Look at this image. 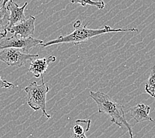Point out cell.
I'll return each instance as SVG.
<instances>
[{"label": "cell", "instance_id": "obj_16", "mask_svg": "<svg viewBox=\"0 0 155 138\" xmlns=\"http://www.w3.org/2000/svg\"><path fill=\"white\" fill-rule=\"evenodd\" d=\"M2 0H0V10L2 9Z\"/></svg>", "mask_w": 155, "mask_h": 138}, {"label": "cell", "instance_id": "obj_4", "mask_svg": "<svg viewBox=\"0 0 155 138\" xmlns=\"http://www.w3.org/2000/svg\"><path fill=\"white\" fill-rule=\"evenodd\" d=\"M43 41L33 37H21L19 35H13L9 38H4L0 41V50L8 48L21 49L23 52L28 53L31 49L41 46Z\"/></svg>", "mask_w": 155, "mask_h": 138}, {"label": "cell", "instance_id": "obj_13", "mask_svg": "<svg viewBox=\"0 0 155 138\" xmlns=\"http://www.w3.org/2000/svg\"><path fill=\"white\" fill-rule=\"evenodd\" d=\"M17 86V85L13 84V83L9 82L6 80L3 79L2 76H0V90L3 89V88H13Z\"/></svg>", "mask_w": 155, "mask_h": 138}, {"label": "cell", "instance_id": "obj_8", "mask_svg": "<svg viewBox=\"0 0 155 138\" xmlns=\"http://www.w3.org/2000/svg\"><path fill=\"white\" fill-rule=\"evenodd\" d=\"M27 4L28 3L25 2L23 6L19 7L18 4L14 3L13 1H10L7 3L5 8L7 10L10 12V15H9V27L15 25L26 19L25 15V9Z\"/></svg>", "mask_w": 155, "mask_h": 138}, {"label": "cell", "instance_id": "obj_6", "mask_svg": "<svg viewBox=\"0 0 155 138\" xmlns=\"http://www.w3.org/2000/svg\"><path fill=\"white\" fill-rule=\"evenodd\" d=\"M36 18L30 15L29 18L18 24L8 28V31L14 35H19L21 37H28L35 33V22Z\"/></svg>", "mask_w": 155, "mask_h": 138}, {"label": "cell", "instance_id": "obj_15", "mask_svg": "<svg viewBox=\"0 0 155 138\" xmlns=\"http://www.w3.org/2000/svg\"><path fill=\"white\" fill-rule=\"evenodd\" d=\"M10 1H13V0H3L2 3V8H5L7 3H8Z\"/></svg>", "mask_w": 155, "mask_h": 138}, {"label": "cell", "instance_id": "obj_9", "mask_svg": "<svg viewBox=\"0 0 155 138\" xmlns=\"http://www.w3.org/2000/svg\"><path fill=\"white\" fill-rule=\"evenodd\" d=\"M150 107L144 104H139L130 108V114L137 123L144 121L154 122V119L150 116Z\"/></svg>", "mask_w": 155, "mask_h": 138}, {"label": "cell", "instance_id": "obj_12", "mask_svg": "<svg viewBox=\"0 0 155 138\" xmlns=\"http://www.w3.org/2000/svg\"><path fill=\"white\" fill-rule=\"evenodd\" d=\"M72 4H80L82 7H85L87 5L95 6L99 9H102L105 8V3L103 1H92V0H70Z\"/></svg>", "mask_w": 155, "mask_h": 138}, {"label": "cell", "instance_id": "obj_10", "mask_svg": "<svg viewBox=\"0 0 155 138\" xmlns=\"http://www.w3.org/2000/svg\"><path fill=\"white\" fill-rule=\"evenodd\" d=\"M9 25V13L6 8L0 10V41L6 37Z\"/></svg>", "mask_w": 155, "mask_h": 138}, {"label": "cell", "instance_id": "obj_3", "mask_svg": "<svg viewBox=\"0 0 155 138\" xmlns=\"http://www.w3.org/2000/svg\"><path fill=\"white\" fill-rule=\"evenodd\" d=\"M41 84H38L37 82L30 83L25 88V91L27 94V104L35 111L41 110L43 116L49 119L51 116L47 112V94L49 92V88L44 82L43 77Z\"/></svg>", "mask_w": 155, "mask_h": 138}, {"label": "cell", "instance_id": "obj_5", "mask_svg": "<svg viewBox=\"0 0 155 138\" xmlns=\"http://www.w3.org/2000/svg\"><path fill=\"white\" fill-rule=\"evenodd\" d=\"M38 57V54L25 53L17 49L8 48L0 50V61L8 66L17 68L22 66L27 61H32Z\"/></svg>", "mask_w": 155, "mask_h": 138}, {"label": "cell", "instance_id": "obj_1", "mask_svg": "<svg viewBox=\"0 0 155 138\" xmlns=\"http://www.w3.org/2000/svg\"><path fill=\"white\" fill-rule=\"evenodd\" d=\"M73 27L74 28V30L71 33L67 35L66 36H60L55 39L47 42H43L41 46L43 47H47L49 46L61 43H73L74 45H78L87 41L91 38L110 33H119V32H137V33H139V29L136 28L112 29L107 25H105L104 28H101V29H89L87 27V24L85 25H82L80 20H77L73 24Z\"/></svg>", "mask_w": 155, "mask_h": 138}, {"label": "cell", "instance_id": "obj_7", "mask_svg": "<svg viewBox=\"0 0 155 138\" xmlns=\"http://www.w3.org/2000/svg\"><path fill=\"white\" fill-rule=\"evenodd\" d=\"M56 61V56L50 55L41 59H35L30 62L29 70L35 78L43 77L48 65Z\"/></svg>", "mask_w": 155, "mask_h": 138}, {"label": "cell", "instance_id": "obj_2", "mask_svg": "<svg viewBox=\"0 0 155 138\" xmlns=\"http://www.w3.org/2000/svg\"><path fill=\"white\" fill-rule=\"evenodd\" d=\"M90 97L96 102L98 107V112L106 114L111 118V122L119 127L124 125L128 130L129 138H134L132 127L127 121L124 109V106L115 102L107 94L101 91H90Z\"/></svg>", "mask_w": 155, "mask_h": 138}, {"label": "cell", "instance_id": "obj_11", "mask_svg": "<svg viewBox=\"0 0 155 138\" xmlns=\"http://www.w3.org/2000/svg\"><path fill=\"white\" fill-rule=\"evenodd\" d=\"M144 90L150 96L155 98V65L151 69L150 76L145 84Z\"/></svg>", "mask_w": 155, "mask_h": 138}, {"label": "cell", "instance_id": "obj_14", "mask_svg": "<svg viewBox=\"0 0 155 138\" xmlns=\"http://www.w3.org/2000/svg\"><path fill=\"white\" fill-rule=\"evenodd\" d=\"M72 138H87V137L86 136V133L82 134V135H76L73 133Z\"/></svg>", "mask_w": 155, "mask_h": 138}]
</instances>
